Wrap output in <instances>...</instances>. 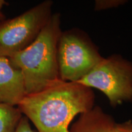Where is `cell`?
<instances>
[{
  "label": "cell",
  "instance_id": "obj_11",
  "mask_svg": "<svg viewBox=\"0 0 132 132\" xmlns=\"http://www.w3.org/2000/svg\"><path fill=\"white\" fill-rule=\"evenodd\" d=\"M114 132H132V121L117 123L115 125Z\"/></svg>",
  "mask_w": 132,
  "mask_h": 132
},
{
  "label": "cell",
  "instance_id": "obj_1",
  "mask_svg": "<svg viewBox=\"0 0 132 132\" xmlns=\"http://www.w3.org/2000/svg\"><path fill=\"white\" fill-rule=\"evenodd\" d=\"M92 88L59 79L44 89L26 95L17 107L38 132H70L74 118L94 106Z\"/></svg>",
  "mask_w": 132,
  "mask_h": 132
},
{
  "label": "cell",
  "instance_id": "obj_7",
  "mask_svg": "<svg viewBox=\"0 0 132 132\" xmlns=\"http://www.w3.org/2000/svg\"><path fill=\"white\" fill-rule=\"evenodd\" d=\"M116 124L113 117L96 106L81 114L69 130L70 132H114Z\"/></svg>",
  "mask_w": 132,
  "mask_h": 132
},
{
  "label": "cell",
  "instance_id": "obj_10",
  "mask_svg": "<svg viewBox=\"0 0 132 132\" xmlns=\"http://www.w3.org/2000/svg\"><path fill=\"white\" fill-rule=\"evenodd\" d=\"M14 132H36L34 131L31 128L29 120L24 116H23L22 118L20 120L19 124L16 127Z\"/></svg>",
  "mask_w": 132,
  "mask_h": 132
},
{
  "label": "cell",
  "instance_id": "obj_3",
  "mask_svg": "<svg viewBox=\"0 0 132 132\" xmlns=\"http://www.w3.org/2000/svg\"><path fill=\"white\" fill-rule=\"evenodd\" d=\"M103 58L98 48L85 32L78 29L62 32L57 45L61 80L78 82Z\"/></svg>",
  "mask_w": 132,
  "mask_h": 132
},
{
  "label": "cell",
  "instance_id": "obj_9",
  "mask_svg": "<svg viewBox=\"0 0 132 132\" xmlns=\"http://www.w3.org/2000/svg\"><path fill=\"white\" fill-rule=\"evenodd\" d=\"M124 0H96L95 1L94 9L96 11H103L118 7L125 4Z\"/></svg>",
  "mask_w": 132,
  "mask_h": 132
},
{
  "label": "cell",
  "instance_id": "obj_5",
  "mask_svg": "<svg viewBox=\"0 0 132 132\" xmlns=\"http://www.w3.org/2000/svg\"><path fill=\"white\" fill-rule=\"evenodd\" d=\"M78 82L100 90L113 107L132 101V62L119 54L103 57Z\"/></svg>",
  "mask_w": 132,
  "mask_h": 132
},
{
  "label": "cell",
  "instance_id": "obj_8",
  "mask_svg": "<svg viewBox=\"0 0 132 132\" xmlns=\"http://www.w3.org/2000/svg\"><path fill=\"white\" fill-rule=\"evenodd\" d=\"M22 116L17 106L0 103V132H14Z\"/></svg>",
  "mask_w": 132,
  "mask_h": 132
},
{
  "label": "cell",
  "instance_id": "obj_12",
  "mask_svg": "<svg viewBox=\"0 0 132 132\" xmlns=\"http://www.w3.org/2000/svg\"><path fill=\"white\" fill-rule=\"evenodd\" d=\"M6 4H7V2H6L4 0H0V21L6 20V16L2 11L3 6Z\"/></svg>",
  "mask_w": 132,
  "mask_h": 132
},
{
  "label": "cell",
  "instance_id": "obj_6",
  "mask_svg": "<svg viewBox=\"0 0 132 132\" xmlns=\"http://www.w3.org/2000/svg\"><path fill=\"white\" fill-rule=\"evenodd\" d=\"M26 95L21 70L12 65L8 57L0 56V103L17 106Z\"/></svg>",
  "mask_w": 132,
  "mask_h": 132
},
{
  "label": "cell",
  "instance_id": "obj_4",
  "mask_svg": "<svg viewBox=\"0 0 132 132\" xmlns=\"http://www.w3.org/2000/svg\"><path fill=\"white\" fill-rule=\"evenodd\" d=\"M53 4L46 0L19 16L0 21V56L10 58L28 47L53 14Z\"/></svg>",
  "mask_w": 132,
  "mask_h": 132
},
{
  "label": "cell",
  "instance_id": "obj_2",
  "mask_svg": "<svg viewBox=\"0 0 132 132\" xmlns=\"http://www.w3.org/2000/svg\"><path fill=\"white\" fill-rule=\"evenodd\" d=\"M61 14H53L35 40L9 58L23 75L26 95L38 92L59 79L57 45L62 33Z\"/></svg>",
  "mask_w": 132,
  "mask_h": 132
}]
</instances>
